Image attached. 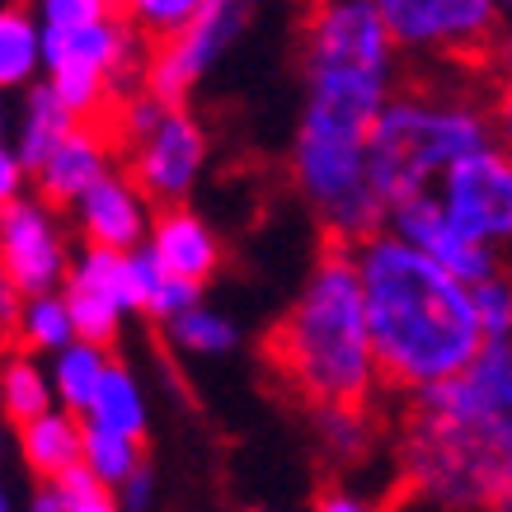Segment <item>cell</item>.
<instances>
[{
    "instance_id": "obj_22",
    "label": "cell",
    "mask_w": 512,
    "mask_h": 512,
    "mask_svg": "<svg viewBox=\"0 0 512 512\" xmlns=\"http://www.w3.org/2000/svg\"><path fill=\"white\" fill-rule=\"evenodd\" d=\"M109 348H94V343H71L66 353L52 357V390H57V400H62L66 414H80L85 419V409H90L94 390L109 372Z\"/></svg>"
},
{
    "instance_id": "obj_10",
    "label": "cell",
    "mask_w": 512,
    "mask_h": 512,
    "mask_svg": "<svg viewBox=\"0 0 512 512\" xmlns=\"http://www.w3.org/2000/svg\"><path fill=\"white\" fill-rule=\"evenodd\" d=\"M127 170L132 184L151 202H179L188 198V188L198 184L202 165H207V132L188 109H165L151 132H141L137 141H127Z\"/></svg>"
},
{
    "instance_id": "obj_32",
    "label": "cell",
    "mask_w": 512,
    "mask_h": 512,
    "mask_svg": "<svg viewBox=\"0 0 512 512\" xmlns=\"http://www.w3.org/2000/svg\"><path fill=\"white\" fill-rule=\"evenodd\" d=\"M498 71H503V94L494 104V132L503 137V151H512V33L498 43Z\"/></svg>"
},
{
    "instance_id": "obj_13",
    "label": "cell",
    "mask_w": 512,
    "mask_h": 512,
    "mask_svg": "<svg viewBox=\"0 0 512 512\" xmlns=\"http://www.w3.org/2000/svg\"><path fill=\"white\" fill-rule=\"evenodd\" d=\"M80 235L94 249H113V254H137L151 245V198L141 193L127 174H109L104 184H94L85 198L76 202Z\"/></svg>"
},
{
    "instance_id": "obj_25",
    "label": "cell",
    "mask_w": 512,
    "mask_h": 512,
    "mask_svg": "<svg viewBox=\"0 0 512 512\" xmlns=\"http://www.w3.org/2000/svg\"><path fill=\"white\" fill-rule=\"evenodd\" d=\"M19 343L33 353H66L76 343V325H71V311H66L62 292L52 296H33L24 301V315H19Z\"/></svg>"
},
{
    "instance_id": "obj_34",
    "label": "cell",
    "mask_w": 512,
    "mask_h": 512,
    "mask_svg": "<svg viewBox=\"0 0 512 512\" xmlns=\"http://www.w3.org/2000/svg\"><path fill=\"white\" fill-rule=\"evenodd\" d=\"M151 498H156V475H151V466H141L132 480L118 489V503H123V512H146L151 508Z\"/></svg>"
},
{
    "instance_id": "obj_9",
    "label": "cell",
    "mask_w": 512,
    "mask_h": 512,
    "mask_svg": "<svg viewBox=\"0 0 512 512\" xmlns=\"http://www.w3.org/2000/svg\"><path fill=\"white\" fill-rule=\"evenodd\" d=\"M0 278L10 282L24 301L52 296L71 278L62 226L43 198H19L0 212Z\"/></svg>"
},
{
    "instance_id": "obj_2",
    "label": "cell",
    "mask_w": 512,
    "mask_h": 512,
    "mask_svg": "<svg viewBox=\"0 0 512 512\" xmlns=\"http://www.w3.org/2000/svg\"><path fill=\"white\" fill-rule=\"evenodd\" d=\"M400 466L442 512L512 508V343H484L461 376L414 395Z\"/></svg>"
},
{
    "instance_id": "obj_24",
    "label": "cell",
    "mask_w": 512,
    "mask_h": 512,
    "mask_svg": "<svg viewBox=\"0 0 512 512\" xmlns=\"http://www.w3.org/2000/svg\"><path fill=\"white\" fill-rule=\"evenodd\" d=\"M80 466L90 470L99 484L123 489V484L132 480L141 466H146V456H141V442H132V437L85 423V461H80Z\"/></svg>"
},
{
    "instance_id": "obj_40",
    "label": "cell",
    "mask_w": 512,
    "mask_h": 512,
    "mask_svg": "<svg viewBox=\"0 0 512 512\" xmlns=\"http://www.w3.org/2000/svg\"><path fill=\"white\" fill-rule=\"evenodd\" d=\"M0 451H5V437H0Z\"/></svg>"
},
{
    "instance_id": "obj_6",
    "label": "cell",
    "mask_w": 512,
    "mask_h": 512,
    "mask_svg": "<svg viewBox=\"0 0 512 512\" xmlns=\"http://www.w3.org/2000/svg\"><path fill=\"white\" fill-rule=\"evenodd\" d=\"M43 24V71L52 76H94L113 90V109L146 90V66L137 52V24L127 10L104 0H47Z\"/></svg>"
},
{
    "instance_id": "obj_15",
    "label": "cell",
    "mask_w": 512,
    "mask_h": 512,
    "mask_svg": "<svg viewBox=\"0 0 512 512\" xmlns=\"http://www.w3.org/2000/svg\"><path fill=\"white\" fill-rule=\"evenodd\" d=\"M151 254L160 259L165 273L184 282H207L212 273L221 268V240L217 231L198 217V212H188V207H165L151 226Z\"/></svg>"
},
{
    "instance_id": "obj_21",
    "label": "cell",
    "mask_w": 512,
    "mask_h": 512,
    "mask_svg": "<svg viewBox=\"0 0 512 512\" xmlns=\"http://www.w3.org/2000/svg\"><path fill=\"white\" fill-rule=\"evenodd\" d=\"M132 278H137L141 311L151 315V320H160V325H170V320L188 315L193 306H202V301H198V296H202L198 282H184V278H174V273H165V268H160V259L151 254V245L132 254Z\"/></svg>"
},
{
    "instance_id": "obj_23",
    "label": "cell",
    "mask_w": 512,
    "mask_h": 512,
    "mask_svg": "<svg viewBox=\"0 0 512 512\" xmlns=\"http://www.w3.org/2000/svg\"><path fill=\"white\" fill-rule=\"evenodd\" d=\"M62 301H66V311H71V325H76V339L80 343L109 348V343L118 339V329H123V315L127 311L113 301V296H104L99 287H90V282L66 278Z\"/></svg>"
},
{
    "instance_id": "obj_7",
    "label": "cell",
    "mask_w": 512,
    "mask_h": 512,
    "mask_svg": "<svg viewBox=\"0 0 512 512\" xmlns=\"http://www.w3.org/2000/svg\"><path fill=\"white\" fill-rule=\"evenodd\" d=\"M437 202L466 240L503 259V249H512V151L484 146L451 165L447 179L437 184Z\"/></svg>"
},
{
    "instance_id": "obj_1",
    "label": "cell",
    "mask_w": 512,
    "mask_h": 512,
    "mask_svg": "<svg viewBox=\"0 0 512 512\" xmlns=\"http://www.w3.org/2000/svg\"><path fill=\"white\" fill-rule=\"evenodd\" d=\"M306 104L292 137V179L343 249L386 231V202L372 184L376 118L395 85V38L381 5L334 0L306 19Z\"/></svg>"
},
{
    "instance_id": "obj_30",
    "label": "cell",
    "mask_w": 512,
    "mask_h": 512,
    "mask_svg": "<svg viewBox=\"0 0 512 512\" xmlns=\"http://www.w3.org/2000/svg\"><path fill=\"white\" fill-rule=\"evenodd\" d=\"M198 10H202L198 0H137V5H127L132 24H137V29H146V33H156L160 43H165V38H174L179 29H188Z\"/></svg>"
},
{
    "instance_id": "obj_5",
    "label": "cell",
    "mask_w": 512,
    "mask_h": 512,
    "mask_svg": "<svg viewBox=\"0 0 512 512\" xmlns=\"http://www.w3.org/2000/svg\"><path fill=\"white\" fill-rule=\"evenodd\" d=\"M484 146H494V118L480 104L437 90L390 94L367 146L372 184L390 212L409 198L437 193L433 184L447 179L451 165H461Z\"/></svg>"
},
{
    "instance_id": "obj_36",
    "label": "cell",
    "mask_w": 512,
    "mask_h": 512,
    "mask_svg": "<svg viewBox=\"0 0 512 512\" xmlns=\"http://www.w3.org/2000/svg\"><path fill=\"white\" fill-rule=\"evenodd\" d=\"M19 315H24V296L0 278V329H19Z\"/></svg>"
},
{
    "instance_id": "obj_27",
    "label": "cell",
    "mask_w": 512,
    "mask_h": 512,
    "mask_svg": "<svg viewBox=\"0 0 512 512\" xmlns=\"http://www.w3.org/2000/svg\"><path fill=\"white\" fill-rule=\"evenodd\" d=\"M165 334H170L174 348H184V353H193V357H221L240 343L235 320L231 315H221V311H212V306H193L188 315L170 320Z\"/></svg>"
},
{
    "instance_id": "obj_4",
    "label": "cell",
    "mask_w": 512,
    "mask_h": 512,
    "mask_svg": "<svg viewBox=\"0 0 512 512\" xmlns=\"http://www.w3.org/2000/svg\"><path fill=\"white\" fill-rule=\"evenodd\" d=\"M268 362L311 409H362L381 390L353 249L334 245L268 334Z\"/></svg>"
},
{
    "instance_id": "obj_20",
    "label": "cell",
    "mask_w": 512,
    "mask_h": 512,
    "mask_svg": "<svg viewBox=\"0 0 512 512\" xmlns=\"http://www.w3.org/2000/svg\"><path fill=\"white\" fill-rule=\"evenodd\" d=\"M0 409L10 423H33L57 409V390H52V372H43L29 353H15L5 357L0 367Z\"/></svg>"
},
{
    "instance_id": "obj_41",
    "label": "cell",
    "mask_w": 512,
    "mask_h": 512,
    "mask_svg": "<svg viewBox=\"0 0 512 512\" xmlns=\"http://www.w3.org/2000/svg\"><path fill=\"white\" fill-rule=\"evenodd\" d=\"M498 512H512V508H498Z\"/></svg>"
},
{
    "instance_id": "obj_14",
    "label": "cell",
    "mask_w": 512,
    "mask_h": 512,
    "mask_svg": "<svg viewBox=\"0 0 512 512\" xmlns=\"http://www.w3.org/2000/svg\"><path fill=\"white\" fill-rule=\"evenodd\" d=\"M109 174H113V141L104 137V127L80 123L33 179H38V193H43L47 207H66V202L76 207Z\"/></svg>"
},
{
    "instance_id": "obj_19",
    "label": "cell",
    "mask_w": 512,
    "mask_h": 512,
    "mask_svg": "<svg viewBox=\"0 0 512 512\" xmlns=\"http://www.w3.org/2000/svg\"><path fill=\"white\" fill-rule=\"evenodd\" d=\"M43 66V24L24 5H0V90L33 85Z\"/></svg>"
},
{
    "instance_id": "obj_18",
    "label": "cell",
    "mask_w": 512,
    "mask_h": 512,
    "mask_svg": "<svg viewBox=\"0 0 512 512\" xmlns=\"http://www.w3.org/2000/svg\"><path fill=\"white\" fill-rule=\"evenodd\" d=\"M85 423L94 428H109V433H123L132 442L146 437V423H151V404H146V390L123 362H109V372L94 390L90 409H85Z\"/></svg>"
},
{
    "instance_id": "obj_38",
    "label": "cell",
    "mask_w": 512,
    "mask_h": 512,
    "mask_svg": "<svg viewBox=\"0 0 512 512\" xmlns=\"http://www.w3.org/2000/svg\"><path fill=\"white\" fill-rule=\"evenodd\" d=\"M0 512H15V503H10V494L0 489Z\"/></svg>"
},
{
    "instance_id": "obj_11",
    "label": "cell",
    "mask_w": 512,
    "mask_h": 512,
    "mask_svg": "<svg viewBox=\"0 0 512 512\" xmlns=\"http://www.w3.org/2000/svg\"><path fill=\"white\" fill-rule=\"evenodd\" d=\"M395 47L409 52H470L498 29L489 0H381Z\"/></svg>"
},
{
    "instance_id": "obj_3",
    "label": "cell",
    "mask_w": 512,
    "mask_h": 512,
    "mask_svg": "<svg viewBox=\"0 0 512 512\" xmlns=\"http://www.w3.org/2000/svg\"><path fill=\"white\" fill-rule=\"evenodd\" d=\"M353 264L362 278L372 348L386 386L419 395L461 376L480 357L489 339L480 329L470 287L437 268L428 254L381 231L353 245Z\"/></svg>"
},
{
    "instance_id": "obj_33",
    "label": "cell",
    "mask_w": 512,
    "mask_h": 512,
    "mask_svg": "<svg viewBox=\"0 0 512 512\" xmlns=\"http://www.w3.org/2000/svg\"><path fill=\"white\" fill-rule=\"evenodd\" d=\"M24 160L15 156V146H0V212L5 207H15L24 198Z\"/></svg>"
},
{
    "instance_id": "obj_28",
    "label": "cell",
    "mask_w": 512,
    "mask_h": 512,
    "mask_svg": "<svg viewBox=\"0 0 512 512\" xmlns=\"http://www.w3.org/2000/svg\"><path fill=\"white\" fill-rule=\"evenodd\" d=\"M315 428H320V447L334 461H357L372 447V423L362 409H315Z\"/></svg>"
},
{
    "instance_id": "obj_29",
    "label": "cell",
    "mask_w": 512,
    "mask_h": 512,
    "mask_svg": "<svg viewBox=\"0 0 512 512\" xmlns=\"http://www.w3.org/2000/svg\"><path fill=\"white\" fill-rule=\"evenodd\" d=\"M470 301H475L484 339L489 343H512V278L508 273H498V278L470 287Z\"/></svg>"
},
{
    "instance_id": "obj_17",
    "label": "cell",
    "mask_w": 512,
    "mask_h": 512,
    "mask_svg": "<svg viewBox=\"0 0 512 512\" xmlns=\"http://www.w3.org/2000/svg\"><path fill=\"white\" fill-rule=\"evenodd\" d=\"M80 127V118L66 109L52 85H33L29 99H24V118H19V137H15V156L24 160V170L38 174L52 160V151L62 146L71 132Z\"/></svg>"
},
{
    "instance_id": "obj_39",
    "label": "cell",
    "mask_w": 512,
    "mask_h": 512,
    "mask_svg": "<svg viewBox=\"0 0 512 512\" xmlns=\"http://www.w3.org/2000/svg\"><path fill=\"white\" fill-rule=\"evenodd\" d=\"M5 127L10 123H5V109H0V146H5Z\"/></svg>"
},
{
    "instance_id": "obj_37",
    "label": "cell",
    "mask_w": 512,
    "mask_h": 512,
    "mask_svg": "<svg viewBox=\"0 0 512 512\" xmlns=\"http://www.w3.org/2000/svg\"><path fill=\"white\" fill-rule=\"evenodd\" d=\"M29 512H66V508H62V494H57V489L47 484V489H38V494H33Z\"/></svg>"
},
{
    "instance_id": "obj_35",
    "label": "cell",
    "mask_w": 512,
    "mask_h": 512,
    "mask_svg": "<svg viewBox=\"0 0 512 512\" xmlns=\"http://www.w3.org/2000/svg\"><path fill=\"white\" fill-rule=\"evenodd\" d=\"M315 512H376V508H372V498L353 494V489H325Z\"/></svg>"
},
{
    "instance_id": "obj_16",
    "label": "cell",
    "mask_w": 512,
    "mask_h": 512,
    "mask_svg": "<svg viewBox=\"0 0 512 512\" xmlns=\"http://www.w3.org/2000/svg\"><path fill=\"white\" fill-rule=\"evenodd\" d=\"M19 451L43 480H62L66 470H76L85 461V419L80 414H66L62 404L19 428Z\"/></svg>"
},
{
    "instance_id": "obj_8",
    "label": "cell",
    "mask_w": 512,
    "mask_h": 512,
    "mask_svg": "<svg viewBox=\"0 0 512 512\" xmlns=\"http://www.w3.org/2000/svg\"><path fill=\"white\" fill-rule=\"evenodd\" d=\"M245 24H249L245 5L207 0L198 15H193L188 29H179L174 38L156 43V57L146 66V90L156 94L160 104L184 109V99L198 90V80L226 57V47L245 33Z\"/></svg>"
},
{
    "instance_id": "obj_26",
    "label": "cell",
    "mask_w": 512,
    "mask_h": 512,
    "mask_svg": "<svg viewBox=\"0 0 512 512\" xmlns=\"http://www.w3.org/2000/svg\"><path fill=\"white\" fill-rule=\"evenodd\" d=\"M71 278L90 282L104 296H113L123 311H141V296H137V278H132V254H113V249H94L85 245L71 259Z\"/></svg>"
},
{
    "instance_id": "obj_12",
    "label": "cell",
    "mask_w": 512,
    "mask_h": 512,
    "mask_svg": "<svg viewBox=\"0 0 512 512\" xmlns=\"http://www.w3.org/2000/svg\"><path fill=\"white\" fill-rule=\"evenodd\" d=\"M386 235H395L404 245H414L419 254H428L437 268H447L451 278L466 282V287H480V282L503 273L494 249L475 245V240H466V235L451 226L447 212H442V202H437V193H423V198H409V202H400V207H390Z\"/></svg>"
},
{
    "instance_id": "obj_31",
    "label": "cell",
    "mask_w": 512,
    "mask_h": 512,
    "mask_svg": "<svg viewBox=\"0 0 512 512\" xmlns=\"http://www.w3.org/2000/svg\"><path fill=\"white\" fill-rule=\"evenodd\" d=\"M57 494H62V508L66 512H123V503H118V494H113L109 484H99L85 466L66 470L62 480L52 484Z\"/></svg>"
}]
</instances>
